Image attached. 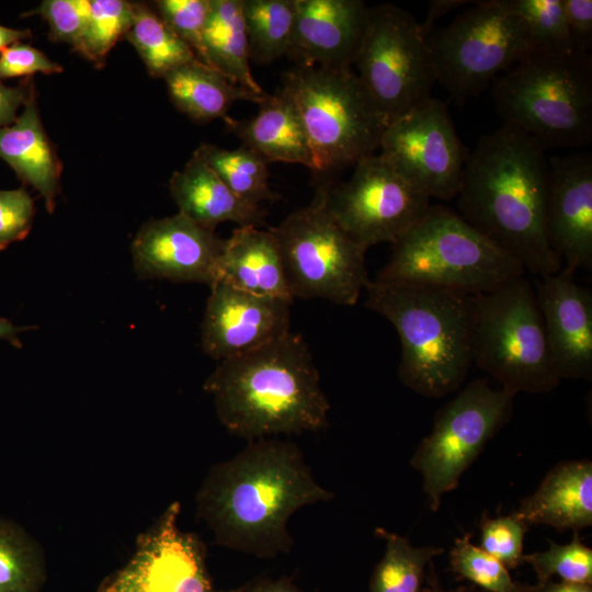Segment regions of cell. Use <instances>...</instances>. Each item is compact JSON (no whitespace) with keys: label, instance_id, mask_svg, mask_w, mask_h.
Listing matches in <instances>:
<instances>
[{"label":"cell","instance_id":"25","mask_svg":"<svg viewBox=\"0 0 592 592\" xmlns=\"http://www.w3.org/2000/svg\"><path fill=\"white\" fill-rule=\"evenodd\" d=\"M228 128L267 162L303 164L314 171V157L298 112L289 96L278 90L259 104L251 118L225 119Z\"/></svg>","mask_w":592,"mask_h":592},{"label":"cell","instance_id":"24","mask_svg":"<svg viewBox=\"0 0 592 592\" xmlns=\"http://www.w3.org/2000/svg\"><path fill=\"white\" fill-rule=\"evenodd\" d=\"M0 158L42 195L47 212L53 213L61 163L42 124L34 89L18 118L0 128Z\"/></svg>","mask_w":592,"mask_h":592},{"label":"cell","instance_id":"3","mask_svg":"<svg viewBox=\"0 0 592 592\" xmlns=\"http://www.w3.org/2000/svg\"><path fill=\"white\" fill-rule=\"evenodd\" d=\"M204 389L220 423L249 441L316 432L330 403L305 339L287 332L249 353L219 362Z\"/></svg>","mask_w":592,"mask_h":592},{"label":"cell","instance_id":"37","mask_svg":"<svg viewBox=\"0 0 592 592\" xmlns=\"http://www.w3.org/2000/svg\"><path fill=\"white\" fill-rule=\"evenodd\" d=\"M152 8L205 65L204 32L210 11V0H157Z\"/></svg>","mask_w":592,"mask_h":592},{"label":"cell","instance_id":"2","mask_svg":"<svg viewBox=\"0 0 592 592\" xmlns=\"http://www.w3.org/2000/svg\"><path fill=\"white\" fill-rule=\"evenodd\" d=\"M549 160L546 149L519 129L502 125L479 138L468 153L458 214L521 262L525 273H557L562 261L546 234Z\"/></svg>","mask_w":592,"mask_h":592},{"label":"cell","instance_id":"43","mask_svg":"<svg viewBox=\"0 0 592 592\" xmlns=\"http://www.w3.org/2000/svg\"><path fill=\"white\" fill-rule=\"evenodd\" d=\"M33 89V82L29 79L18 87L0 82V128L11 125L18 118V110L24 106Z\"/></svg>","mask_w":592,"mask_h":592},{"label":"cell","instance_id":"21","mask_svg":"<svg viewBox=\"0 0 592 592\" xmlns=\"http://www.w3.org/2000/svg\"><path fill=\"white\" fill-rule=\"evenodd\" d=\"M528 527L549 525L578 532L592 525V463L568 460L556 465L534 493L512 513Z\"/></svg>","mask_w":592,"mask_h":592},{"label":"cell","instance_id":"45","mask_svg":"<svg viewBox=\"0 0 592 592\" xmlns=\"http://www.w3.org/2000/svg\"><path fill=\"white\" fill-rule=\"evenodd\" d=\"M471 1L465 0H431L429 2V10L426 16L422 23H420V29L425 38L433 31V25L436 20L445 15L446 13L457 9L460 5L470 3Z\"/></svg>","mask_w":592,"mask_h":592},{"label":"cell","instance_id":"6","mask_svg":"<svg viewBox=\"0 0 592 592\" xmlns=\"http://www.w3.org/2000/svg\"><path fill=\"white\" fill-rule=\"evenodd\" d=\"M524 275L519 260L457 212L436 204L392 243L390 259L375 281L475 295Z\"/></svg>","mask_w":592,"mask_h":592},{"label":"cell","instance_id":"35","mask_svg":"<svg viewBox=\"0 0 592 592\" xmlns=\"http://www.w3.org/2000/svg\"><path fill=\"white\" fill-rule=\"evenodd\" d=\"M470 537L465 534L455 540L449 554L452 570L486 592H520V583L513 581L509 569L474 545Z\"/></svg>","mask_w":592,"mask_h":592},{"label":"cell","instance_id":"27","mask_svg":"<svg viewBox=\"0 0 592 592\" xmlns=\"http://www.w3.org/2000/svg\"><path fill=\"white\" fill-rule=\"evenodd\" d=\"M205 65L257 94L266 92L253 78L242 0H210L204 32Z\"/></svg>","mask_w":592,"mask_h":592},{"label":"cell","instance_id":"31","mask_svg":"<svg viewBox=\"0 0 592 592\" xmlns=\"http://www.w3.org/2000/svg\"><path fill=\"white\" fill-rule=\"evenodd\" d=\"M375 535L386 543L383 558L375 566L369 592H423L425 569L443 548L414 547L409 539L383 527Z\"/></svg>","mask_w":592,"mask_h":592},{"label":"cell","instance_id":"18","mask_svg":"<svg viewBox=\"0 0 592 592\" xmlns=\"http://www.w3.org/2000/svg\"><path fill=\"white\" fill-rule=\"evenodd\" d=\"M573 271L536 277L534 292L543 317L549 355L558 377L592 378V292Z\"/></svg>","mask_w":592,"mask_h":592},{"label":"cell","instance_id":"47","mask_svg":"<svg viewBox=\"0 0 592 592\" xmlns=\"http://www.w3.org/2000/svg\"><path fill=\"white\" fill-rule=\"evenodd\" d=\"M429 572L425 574V581L429 587V592H486L477 587H459L446 589L440 581L432 561L428 565Z\"/></svg>","mask_w":592,"mask_h":592},{"label":"cell","instance_id":"10","mask_svg":"<svg viewBox=\"0 0 592 592\" xmlns=\"http://www.w3.org/2000/svg\"><path fill=\"white\" fill-rule=\"evenodd\" d=\"M426 41L436 82L458 103L478 96L533 49L525 25L504 0L475 1Z\"/></svg>","mask_w":592,"mask_h":592},{"label":"cell","instance_id":"12","mask_svg":"<svg viewBox=\"0 0 592 592\" xmlns=\"http://www.w3.org/2000/svg\"><path fill=\"white\" fill-rule=\"evenodd\" d=\"M514 397L478 378L436 413L431 433L410 460L423 477L431 511L439 510L442 496L458 486L487 442L510 421Z\"/></svg>","mask_w":592,"mask_h":592},{"label":"cell","instance_id":"19","mask_svg":"<svg viewBox=\"0 0 592 592\" xmlns=\"http://www.w3.org/2000/svg\"><path fill=\"white\" fill-rule=\"evenodd\" d=\"M546 234L565 267L592 269V156L587 151L548 157Z\"/></svg>","mask_w":592,"mask_h":592},{"label":"cell","instance_id":"32","mask_svg":"<svg viewBox=\"0 0 592 592\" xmlns=\"http://www.w3.org/2000/svg\"><path fill=\"white\" fill-rule=\"evenodd\" d=\"M134 18V2L90 0L87 25L72 46L84 59L102 67L115 44L125 37Z\"/></svg>","mask_w":592,"mask_h":592},{"label":"cell","instance_id":"40","mask_svg":"<svg viewBox=\"0 0 592 592\" xmlns=\"http://www.w3.org/2000/svg\"><path fill=\"white\" fill-rule=\"evenodd\" d=\"M34 213V201L24 187L0 190V251L29 235Z\"/></svg>","mask_w":592,"mask_h":592},{"label":"cell","instance_id":"7","mask_svg":"<svg viewBox=\"0 0 592 592\" xmlns=\"http://www.w3.org/2000/svg\"><path fill=\"white\" fill-rule=\"evenodd\" d=\"M282 90L294 103L317 174H333L375 155L389 124L352 68L296 66Z\"/></svg>","mask_w":592,"mask_h":592},{"label":"cell","instance_id":"46","mask_svg":"<svg viewBox=\"0 0 592 592\" xmlns=\"http://www.w3.org/2000/svg\"><path fill=\"white\" fill-rule=\"evenodd\" d=\"M520 592H592V584L548 580L534 585L520 583Z\"/></svg>","mask_w":592,"mask_h":592},{"label":"cell","instance_id":"11","mask_svg":"<svg viewBox=\"0 0 592 592\" xmlns=\"http://www.w3.org/2000/svg\"><path fill=\"white\" fill-rule=\"evenodd\" d=\"M354 65L360 82L389 122L430 99L436 83L420 22L391 3L369 7Z\"/></svg>","mask_w":592,"mask_h":592},{"label":"cell","instance_id":"1","mask_svg":"<svg viewBox=\"0 0 592 592\" xmlns=\"http://www.w3.org/2000/svg\"><path fill=\"white\" fill-rule=\"evenodd\" d=\"M333 497L317 482L295 443L264 437L209 469L196 497L197 515L216 544L273 559L294 545L291 516Z\"/></svg>","mask_w":592,"mask_h":592},{"label":"cell","instance_id":"15","mask_svg":"<svg viewBox=\"0 0 592 592\" xmlns=\"http://www.w3.org/2000/svg\"><path fill=\"white\" fill-rule=\"evenodd\" d=\"M179 502L140 535L130 560L106 578L98 592H218L202 542L178 526ZM230 592H234L230 591Z\"/></svg>","mask_w":592,"mask_h":592},{"label":"cell","instance_id":"4","mask_svg":"<svg viewBox=\"0 0 592 592\" xmlns=\"http://www.w3.org/2000/svg\"><path fill=\"white\" fill-rule=\"evenodd\" d=\"M365 306L385 317L401 343L398 376L419 395L440 398L460 387L473 364L471 295L371 281Z\"/></svg>","mask_w":592,"mask_h":592},{"label":"cell","instance_id":"39","mask_svg":"<svg viewBox=\"0 0 592 592\" xmlns=\"http://www.w3.org/2000/svg\"><path fill=\"white\" fill-rule=\"evenodd\" d=\"M30 14H38L47 22L52 41L73 46L87 25L90 0H45Z\"/></svg>","mask_w":592,"mask_h":592},{"label":"cell","instance_id":"17","mask_svg":"<svg viewBox=\"0 0 592 592\" xmlns=\"http://www.w3.org/2000/svg\"><path fill=\"white\" fill-rule=\"evenodd\" d=\"M225 240L178 213L145 223L132 243L139 278L206 283L215 281Z\"/></svg>","mask_w":592,"mask_h":592},{"label":"cell","instance_id":"9","mask_svg":"<svg viewBox=\"0 0 592 592\" xmlns=\"http://www.w3.org/2000/svg\"><path fill=\"white\" fill-rule=\"evenodd\" d=\"M328 184H319L308 205L267 230L278 246L293 298H320L353 306L371 283L365 265L367 249L353 240L329 213Z\"/></svg>","mask_w":592,"mask_h":592},{"label":"cell","instance_id":"36","mask_svg":"<svg viewBox=\"0 0 592 592\" xmlns=\"http://www.w3.org/2000/svg\"><path fill=\"white\" fill-rule=\"evenodd\" d=\"M523 560L533 567L537 582L558 576L561 581L592 584V549L581 542L578 532L570 543L549 540L547 550L524 555Z\"/></svg>","mask_w":592,"mask_h":592},{"label":"cell","instance_id":"16","mask_svg":"<svg viewBox=\"0 0 592 592\" xmlns=\"http://www.w3.org/2000/svg\"><path fill=\"white\" fill-rule=\"evenodd\" d=\"M209 288L201 344L212 358L220 362L249 353L291 331L293 301L248 293L221 281Z\"/></svg>","mask_w":592,"mask_h":592},{"label":"cell","instance_id":"14","mask_svg":"<svg viewBox=\"0 0 592 592\" xmlns=\"http://www.w3.org/2000/svg\"><path fill=\"white\" fill-rule=\"evenodd\" d=\"M430 198L378 153L354 166L349 181L327 186V208L337 224L366 249L396 242L430 207Z\"/></svg>","mask_w":592,"mask_h":592},{"label":"cell","instance_id":"41","mask_svg":"<svg viewBox=\"0 0 592 592\" xmlns=\"http://www.w3.org/2000/svg\"><path fill=\"white\" fill-rule=\"evenodd\" d=\"M62 66L52 60L35 47L15 43L0 52V80L32 76L59 73Z\"/></svg>","mask_w":592,"mask_h":592},{"label":"cell","instance_id":"5","mask_svg":"<svg viewBox=\"0 0 592 592\" xmlns=\"http://www.w3.org/2000/svg\"><path fill=\"white\" fill-rule=\"evenodd\" d=\"M498 114L549 148L592 141V57L532 49L492 82Z\"/></svg>","mask_w":592,"mask_h":592},{"label":"cell","instance_id":"29","mask_svg":"<svg viewBox=\"0 0 592 592\" xmlns=\"http://www.w3.org/2000/svg\"><path fill=\"white\" fill-rule=\"evenodd\" d=\"M125 38L135 47L148 73L164 78L170 71L198 60L147 3L134 2L133 23Z\"/></svg>","mask_w":592,"mask_h":592},{"label":"cell","instance_id":"33","mask_svg":"<svg viewBox=\"0 0 592 592\" xmlns=\"http://www.w3.org/2000/svg\"><path fill=\"white\" fill-rule=\"evenodd\" d=\"M44 580L37 547L19 528L0 522V592H38Z\"/></svg>","mask_w":592,"mask_h":592},{"label":"cell","instance_id":"44","mask_svg":"<svg viewBox=\"0 0 592 592\" xmlns=\"http://www.w3.org/2000/svg\"><path fill=\"white\" fill-rule=\"evenodd\" d=\"M234 592H303L293 580L282 578H260L250 581L246 585L234 590Z\"/></svg>","mask_w":592,"mask_h":592},{"label":"cell","instance_id":"42","mask_svg":"<svg viewBox=\"0 0 592 592\" xmlns=\"http://www.w3.org/2000/svg\"><path fill=\"white\" fill-rule=\"evenodd\" d=\"M573 48L589 54L592 47V1L562 0Z\"/></svg>","mask_w":592,"mask_h":592},{"label":"cell","instance_id":"20","mask_svg":"<svg viewBox=\"0 0 592 592\" xmlns=\"http://www.w3.org/2000/svg\"><path fill=\"white\" fill-rule=\"evenodd\" d=\"M362 0H295L287 56L297 66L352 68L368 19Z\"/></svg>","mask_w":592,"mask_h":592},{"label":"cell","instance_id":"13","mask_svg":"<svg viewBox=\"0 0 592 592\" xmlns=\"http://www.w3.org/2000/svg\"><path fill=\"white\" fill-rule=\"evenodd\" d=\"M379 156L429 198H456L468 151L446 105L430 98L389 122Z\"/></svg>","mask_w":592,"mask_h":592},{"label":"cell","instance_id":"49","mask_svg":"<svg viewBox=\"0 0 592 592\" xmlns=\"http://www.w3.org/2000/svg\"><path fill=\"white\" fill-rule=\"evenodd\" d=\"M25 329H30V327H16L12 325L9 320L0 318V339L9 341L13 346L18 349L22 348V343L18 338V333Z\"/></svg>","mask_w":592,"mask_h":592},{"label":"cell","instance_id":"23","mask_svg":"<svg viewBox=\"0 0 592 592\" xmlns=\"http://www.w3.org/2000/svg\"><path fill=\"white\" fill-rule=\"evenodd\" d=\"M215 281L255 295L294 300L278 246L269 230L259 227H238L225 240Z\"/></svg>","mask_w":592,"mask_h":592},{"label":"cell","instance_id":"28","mask_svg":"<svg viewBox=\"0 0 592 592\" xmlns=\"http://www.w3.org/2000/svg\"><path fill=\"white\" fill-rule=\"evenodd\" d=\"M193 155L207 164L241 200L258 206L263 202L280 200V195L269 184V162L251 148L241 145L236 149H225L202 144Z\"/></svg>","mask_w":592,"mask_h":592},{"label":"cell","instance_id":"8","mask_svg":"<svg viewBox=\"0 0 592 592\" xmlns=\"http://www.w3.org/2000/svg\"><path fill=\"white\" fill-rule=\"evenodd\" d=\"M470 344L473 363L513 395L548 392L560 382L534 287L525 275L471 295Z\"/></svg>","mask_w":592,"mask_h":592},{"label":"cell","instance_id":"38","mask_svg":"<svg viewBox=\"0 0 592 592\" xmlns=\"http://www.w3.org/2000/svg\"><path fill=\"white\" fill-rule=\"evenodd\" d=\"M528 528L514 514L498 517L483 515L479 547L508 569H515L524 562L523 542Z\"/></svg>","mask_w":592,"mask_h":592},{"label":"cell","instance_id":"26","mask_svg":"<svg viewBox=\"0 0 592 592\" xmlns=\"http://www.w3.org/2000/svg\"><path fill=\"white\" fill-rule=\"evenodd\" d=\"M172 104L195 122L227 119L237 101L260 104L266 96L229 81L200 60L185 64L163 78Z\"/></svg>","mask_w":592,"mask_h":592},{"label":"cell","instance_id":"30","mask_svg":"<svg viewBox=\"0 0 592 592\" xmlns=\"http://www.w3.org/2000/svg\"><path fill=\"white\" fill-rule=\"evenodd\" d=\"M250 60L267 65L287 56L295 24V0H242Z\"/></svg>","mask_w":592,"mask_h":592},{"label":"cell","instance_id":"48","mask_svg":"<svg viewBox=\"0 0 592 592\" xmlns=\"http://www.w3.org/2000/svg\"><path fill=\"white\" fill-rule=\"evenodd\" d=\"M31 31L26 29L18 30L0 25V52L15 43H20L22 39L31 37Z\"/></svg>","mask_w":592,"mask_h":592},{"label":"cell","instance_id":"22","mask_svg":"<svg viewBox=\"0 0 592 592\" xmlns=\"http://www.w3.org/2000/svg\"><path fill=\"white\" fill-rule=\"evenodd\" d=\"M169 189L178 213L202 227L215 230L224 221L239 227L265 225V210L237 196L195 155L172 174Z\"/></svg>","mask_w":592,"mask_h":592},{"label":"cell","instance_id":"34","mask_svg":"<svg viewBox=\"0 0 592 592\" xmlns=\"http://www.w3.org/2000/svg\"><path fill=\"white\" fill-rule=\"evenodd\" d=\"M523 22L533 49L554 54L576 52L570 38L562 0H504Z\"/></svg>","mask_w":592,"mask_h":592}]
</instances>
